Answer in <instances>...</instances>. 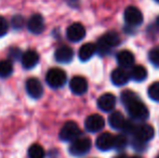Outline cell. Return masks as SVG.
Here are the masks:
<instances>
[{
  "label": "cell",
  "mask_w": 159,
  "mask_h": 158,
  "mask_svg": "<svg viewBox=\"0 0 159 158\" xmlns=\"http://www.w3.org/2000/svg\"><path fill=\"white\" fill-rule=\"evenodd\" d=\"M120 37L116 32H108L103 35L96 43V51L100 55L109 54L111 50L115 47L119 46Z\"/></svg>",
  "instance_id": "1"
},
{
  "label": "cell",
  "mask_w": 159,
  "mask_h": 158,
  "mask_svg": "<svg viewBox=\"0 0 159 158\" xmlns=\"http://www.w3.org/2000/svg\"><path fill=\"white\" fill-rule=\"evenodd\" d=\"M67 79L66 73L64 72L61 68H51V70H48L46 75V81L51 88L53 89H57L61 88L65 84Z\"/></svg>",
  "instance_id": "2"
},
{
  "label": "cell",
  "mask_w": 159,
  "mask_h": 158,
  "mask_svg": "<svg viewBox=\"0 0 159 158\" xmlns=\"http://www.w3.org/2000/svg\"><path fill=\"white\" fill-rule=\"evenodd\" d=\"M80 134H81V130L79 126L75 121H67L62 127L59 137L64 142H73L80 138Z\"/></svg>",
  "instance_id": "3"
},
{
  "label": "cell",
  "mask_w": 159,
  "mask_h": 158,
  "mask_svg": "<svg viewBox=\"0 0 159 158\" xmlns=\"http://www.w3.org/2000/svg\"><path fill=\"white\" fill-rule=\"evenodd\" d=\"M128 114L130 115L132 119L139 120V121H143V120H146L149 116V113L147 107L145 106L144 103L140 101V100H136L133 103H131L130 105L126 106Z\"/></svg>",
  "instance_id": "4"
},
{
  "label": "cell",
  "mask_w": 159,
  "mask_h": 158,
  "mask_svg": "<svg viewBox=\"0 0 159 158\" xmlns=\"http://www.w3.org/2000/svg\"><path fill=\"white\" fill-rule=\"evenodd\" d=\"M91 148V140L89 138H78L71 142L69 146V153L73 156L80 157L86 155Z\"/></svg>",
  "instance_id": "5"
},
{
  "label": "cell",
  "mask_w": 159,
  "mask_h": 158,
  "mask_svg": "<svg viewBox=\"0 0 159 158\" xmlns=\"http://www.w3.org/2000/svg\"><path fill=\"white\" fill-rule=\"evenodd\" d=\"M124 19L127 25L135 27L143 23V14L141 10L136 7H128L125 10Z\"/></svg>",
  "instance_id": "6"
},
{
  "label": "cell",
  "mask_w": 159,
  "mask_h": 158,
  "mask_svg": "<svg viewBox=\"0 0 159 158\" xmlns=\"http://www.w3.org/2000/svg\"><path fill=\"white\" fill-rule=\"evenodd\" d=\"M154 134H155V130H154V128L151 124H136L135 131L133 133V138L146 143L147 141L153 139Z\"/></svg>",
  "instance_id": "7"
},
{
  "label": "cell",
  "mask_w": 159,
  "mask_h": 158,
  "mask_svg": "<svg viewBox=\"0 0 159 158\" xmlns=\"http://www.w3.org/2000/svg\"><path fill=\"white\" fill-rule=\"evenodd\" d=\"M104 126H105V119L98 114L90 115V116L87 117L86 121H84L86 130L92 133L101 131L104 128Z\"/></svg>",
  "instance_id": "8"
},
{
  "label": "cell",
  "mask_w": 159,
  "mask_h": 158,
  "mask_svg": "<svg viewBox=\"0 0 159 158\" xmlns=\"http://www.w3.org/2000/svg\"><path fill=\"white\" fill-rule=\"evenodd\" d=\"M67 39L71 42H78L82 40L86 36V29L84 25L80 23H74L66 30Z\"/></svg>",
  "instance_id": "9"
},
{
  "label": "cell",
  "mask_w": 159,
  "mask_h": 158,
  "mask_svg": "<svg viewBox=\"0 0 159 158\" xmlns=\"http://www.w3.org/2000/svg\"><path fill=\"white\" fill-rule=\"evenodd\" d=\"M27 28L30 33L35 35L41 34L44 30V20L42 15L39 14V13L33 14L27 22Z\"/></svg>",
  "instance_id": "10"
},
{
  "label": "cell",
  "mask_w": 159,
  "mask_h": 158,
  "mask_svg": "<svg viewBox=\"0 0 159 158\" xmlns=\"http://www.w3.org/2000/svg\"><path fill=\"white\" fill-rule=\"evenodd\" d=\"M26 91L33 99H39L43 94V87L37 78H30L26 81Z\"/></svg>",
  "instance_id": "11"
},
{
  "label": "cell",
  "mask_w": 159,
  "mask_h": 158,
  "mask_svg": "<svg viewBox=\"0 0 159 158\" xmlns=\"http://www.w3.org/2000/svg\"><path fill=\"white\" fill-rule=\"evenodd\" d=\"M69 88L74 94L82 95L88 90V82L84 77L75 76L71 78L70 82H69Z\"/></svg>",
  "instance_id": "12"
},
{
  "label": "cell",
  "mask_w": 159,
  "mask_h": 158,
  "mask_svg": "<svg viewBox=\"0 0 159 158\" xmlns=\"http://www.w3.org/2000/svg\"><path fill=\"white\" fill-rule=\"evenodd\" d=\"M116 105V97L111 93L102 94L98 100V106L103 112H111Z\"/></svg>",
  "instance_id": "13"
},
{
  "label": "cell",
  "mask_w": 159,
  "mask_h": 158,
  "mask_svg": "<svg viewBox=\"0 0 159 158\" xmlns=\"http://www.w3.org/2000/svg\"><path fill=\"white\" fill-rule=\"evenodd\" d=\"M114 140H115V137L113 134H111L109 132H104L98 137L95 145L98 150L103 151V152L109 151L114 147Z\"/></svg>",
  "instance_id": "14"
},
{
  "label": "cell",
  "mask_w": 159,
  "mask_h": 158,
  "mask_svg": "<svg viewBox=\"0 0 159 158\" xmlns=\"http://www.w3.org/2000/svg\"><path fill=\"white\" fill-rule=\"evenodd\" d=\"M130 74L126 70V68H116L111 72V79L115 86H124L130 80Z\"/></svg>",
  "instance_id": "15"
},
{
  "label": "cell",
  "mask_w": 159,
  "mask_h": 158,
  "mask_svg": "<svg viewBox=\"0 0 159 158\" xmlns=\"http://www.w3.org/2000/svg\"><path fill=\"white\" fill-rule=\"evenodd\" d=\"M74 57V51L70 47L62 46L57 49L54 53V59L59 63H69Z\"/></svg>",
  "instance_id": "16"
},
{
  "label": "cell",
  "mask_w": 159,
  "mask_h": 158,
  "mask_svg": "<svg viewBox=\"0 0 159 158\" xmlns=\"http://www.w3.org/2000/svg\"><path fill=\"white\" fill-rule=\"evenodd\" d=\"M21 60L23 67L26 70H30L37 65L38 61H39V55L35 50H27L23 53V56Z\"/></svg>",
  "instance_id": "17"
},
{
  "label": "cell",
  "mask_w": 159,
  "mask_h": 158,
  "mask_svg": "<svg viewBox=\"0 0 159 158\" xmlns=\"http://www.w3.org/2000/svg\"><path fill=\"white\" fill-rule=\"evenodd\" d=\"M117 62L120 67L122 68H129L133 67L134 64V55L131 51L129 50H122L118 52L117 54Z\"/></svg>",
  "instance_id": "18"
},
{
  "label": "cell",
  "mask_w": 159,
  "mask_h": 158,
  "mask_svg": "<svg viewBox=\"0 0 159 158\" xmlns=\"http://www.w3.org/2000/svg\"><path fill=\"white\" fill-rule=\"evenodd\" d=\"M96 52V44L88 42V43H84L81 46V48L79 49V52H78V56L79 60L82 62H87L88 60H90Z\"/></svg>",
  "instance_id": "19"
},
{
  "label": "cell",
  "mask_w": 159,
  "mask_h": 158,
  "mask_svg": "<svg viewBox=\"0 0 159 158\" xmlns=\"http://www.w3.org/2000/svg\"><path fill=\"white\" fill-rule=\"evenodd\" d=\"M108 124L115 130H122L126 124V118L121 112H113L108 117Z\"/></svg>",
  "instance_id": "20"
},
{
  "label": "cell",
  "mask_w": 159,
  "mask_h": 158,
  "mask_svg": "<svg viewBox=\"0 0 159 158\" xmlns=\"http://www.w3.org/2000/svg\"><path fill=\"white\" fill-rule=\"evenodd\" d=\"M130 77L131 79H133L134 81H144L147 77V70L146 68L143 65H134L131 68V72H130Z\"/></svg>",
  "instance_id": "21"
},
{
  "label": "cell",
  "mask_w": 159,
  "mask_h": 158,
  "mask_svg": "<svg viewBox=\"0 0 159 158\" xmlns=\"http://www.w3.org/2000/svg\"><path fill=\"white\" fill-rule=\"evenodd\" d=\"M13 73V64L9 60H2L0 61V77L1 78H8Z\"/></svg>",
  "instance_id": "22"
},
{
  "label": "cell",
  "mask_w": 159,
  "mask_h": 158,
  "mask_svg": "<svg viewBox=\"0 0 159 158\" xmlns=\"http://www.w3.org/2000/svg\"><path fill=\"white\" fill-rule=\"evenodd\" d=\"M46 152L40 144H33L28 148V156L30 158H44Z\"/></svg>",
  "instance_id": "23"
},
{
  "label": "cell",
  "mask_w": 159,
  "mask_h": 158,
  "mask_svg": "<svg viewBox=\"0 0 159 158\" xmlns=\"http://www.w3.org/2000/svg\"><path fill=\"white\" fill-rule=\"evenodd\" d=\"M128 146V138L126 134H118L114 140V148L117 151H124Z\"/></svg>",
  "instance_id": "24"
},
{
  "label": "cell",
  "mask_w": 159,
  "mask_h": 158,
  "mask_svg": "<svg viewBox=\"0 0 159 158\" xmlns=\"http://www.w3.org/2000/svg\"><path fill=\"white\" fill-rule=\"evenodd\" d=\"M136 100H139L138 95H136L134 92H132V91L126 90L121 93V102L125 106L130 105V104L133 103V102L136 101Z\"/></svg>",
  "instance_id": "25"
},
{
  "label": "cell",
  "mask_w": 159,
  "mask_h": 158,
  "mask_svg": "<svg viewBox=\"0 0 159 158\" xmlns=\"http://www.w3.org/2000/svg\"><path fill=\"white\" fill-rule=\"evenodd\" d=\"M148 95L152 100L159 102V81L153 82L148 88Z\"/></svg>",
  "instance_id": "26"
},
{
  "label": "cell",
  "mask_w": 159,
  "mask_h": 158,
  "mask_svg": "<svg viewBox=\"0 0 159 158\" xmlns=\"http://www.w3.org/2000/svg\"><path fill=\"white\" fill-rule=\"evenodd\" d=\"M148 59L153 65L159 67V47H155V48H153L149 51Z\"/></svg>",
  "instance_id": "27"
},
{
  "label": "cell",
  "mask_w": 159,
  "mask_h": 158,
  "mask_svg": "<svg viewBox=\"0 0 159 158\" xmlns=\"http://www.w3.org/2000/svg\"><path fill=\"white\" fill-rule=\"evenodd\" d=\"M11 24H12L13 28H15V29H21L25 25V19L22 15H14L12 17Z\"/></svg>",
  "instance_id": "28"
},
{
  "label": "cell",
  "mask_w": 159,
  "mask_h": 158,
  "mask_svg": "<svg viewBox=\"0 0 159 158\" xmlns=\"http://www.w3.org/2000/svg\"><path fill=\"white\" fill-rule=\"evenodd\" d=\"M9 56H10V59L13 60V61H16V60L22 59L23 52H22L19 48H16V47H13V48H11L10 50H9Z\"/></svg>",
  "instance_id": "29"
},
{
  "label": "cell",
  "mask_w": 159,
  "mask_h": 158,
  "mask_svg": "<svg viewBox=\"0 0 159 158\" xmlns=\"http://www.w3.org/2000/svg\"><path fill=\"white\" fill-rule=\"evenodd\" d=\"M136 128V124H134L132 120H126V124H125L122 131H124L126 134H133L134 131Z\"/></svg>",
  "instance_id": "30"
},
{
  "label": "cell",
  "mask_w": 159,
  "mask_h": 158,
  "mask_svg": "<svg viewBox=\"0 0 159 158\" xmlns=\"http://www.w3.org/2000/svg\"><path fill=\"white\" fill-rule=\"evenodd\" d=\"M9 30V24L3 16H0V37H3Z\"/></svg>",
  "instance_id": "31"
},
{
  "label": "cell",
  "mask_w": 159,
  "mask_h": 158,
  "mask_svg": "<svg viewBox=\"0 0 159 158\" xmlns=\"http://www.w3.org/2000/svg\"><path fill=\"white\" fill-rule=\"evenodd\" d=\"M132 146H133L134 150H136V151H144L145 147H146L145 142L140 141V140L135 139V138H133V140H132Z\"/></svg>",
  "instance_id": "32"
},
{
  "label": "cell",
  "mask_w": 159,
  "mask_h": 158,
  "mask_svg": "<svg viewBox=\"0 0 159 158\" xmlns=\"http://www.w3.org/2000/svg\"><path fill=\"white\" fill-rule=\"evenodd\" d=\"M116 158H128V156H127V155H124V154H122V155H119V156H117Z\"/></svg>",
  "instance_id": "33"
},
{
  "label": "cell",
  "mask_w": 159,
  "mask_h": 158,
  "mask_svg": "<svg viewBox=\"0 0 159 158\" xmlns=\"http://www.w3.org/2000/svg\"><path fill=\"white\" fill-rule=\"evenodd\" d=\"M156 25H157V27L159 28V15L157 16V19H156Z\"/></svg>",
  "instance_id": "34"
},
{
  "label": "cell",
  "mask_w": 159,
  "mask_h": 158,
  "mask_svg": "<svg viewBox=\"0 0 159 158\" xmlns=\"http://www.w3.org/2000/svg\"><path fill=\"white\" fill-rule=\"evenodd\" d=\"M130 158H142V157H140V156H132V157H130Z\"/></svg>",
  "instance_id": "35"
},
{
  "label": "cell",
  "mask_w": 159,
  "mask_h": 158,
  "mask_svg": "<svg viewBox=\"0 0 159 158\" xmlns=\"http://www.w3.org/2000/svg\"><path fill=\"white\" fill-rule=\"evenodd\" d=\"M155 1H156V2H158V3H159V0H155Z\"/></svg>",
  "instance_id": "36"
},
{
  "label": "cell",
  "mask_w": 159,
  "mask_h": 158,
  "mask_svg": "<svg viewBox=\"0 0 159 158\" xmlns=\"http://www.w3.org/2000/svg\"><path fill=\"white\" fill-rule=\"evenodd\" d=\"M156 158H159V155H158V156H157V157H156Z\"/></svg>",
  "instance_id": "37"
}]
</instances>
